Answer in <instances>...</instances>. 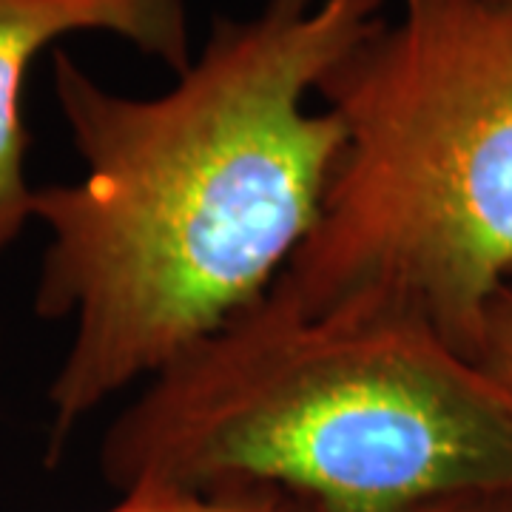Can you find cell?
<instances>
[{"mask_svg":"<svg viewBox=\"0 0 512 512\" xmlns=\"http://www.w3.org/2000/svg\"><path fill=\"white\" fill-rule=\"evenodd\" d=\"M74 32L120 37L177 74L194 60L188 0H0V254L35 220V188L26 180V74L40 52Z\"/></svg>","mask_w":512,"mask_h":512,"instance_id":"cell-4","label":"cell"},{"mask_svg":"<svg viewBox=\"0 0 512 512\" xmlns=\"http://www.w3.org/2000/svg\"><path fill=\"white\" fill-rule=\"evenodd\" d=\"M384 0H265L217 18L154 97L100 86L57 49L55 97L86 165L35 188L49 228L35 313L74 319L49 384L55 458L128 384L254 308L313 234L345 148L308 94L382 23Z\"/></svg>","mask_w":512,"mask_h":512,"instance_id":"cell-1","label":"cell"},{"mask_svg":"<svg viewBox=\"0 0 512 512\" xmlns=\"http://www.w3.org/2000/svg\"><path fill=\"white\" fill-rule=\"evenodd\" d=\"M476 365L484 367L495 382L504 384L512 393V282L493 296V305L484 319Z\"/></svg>","mask_w":512,"mask_h":512,"instance_id":"cell-6","label":"cell"},{"mask_svg":"<svg viewBox=\"0 0 512 512\" xmlns=\"http://www.w3.org/2000/svg\"><path fill=\"white\" fill-rule=\"evenodd\" d=\"M319 89L345 126L319 222L271 296L419 316L476 362L512 282V0H396Z\"/></svg>","mask_w":512,"mask_h":512,"instance_id":"cell-3","label":"cell"},{"mask_svg":"<svg viewBox=\"0 0 512 512\" xmlns=\"http://www.w3.org/2000/svg\"><path fill=\"white\" fill-rule=\"evenodd\" d=\"M419 512H512V490L458 495V498L430 504V507H424Z\"/></svg>","mask_w":512,"mask_h":512,"instance_id":"cell-7","label":"cell"},{"mask_svg":"<svg viewBox=\"0 0 512 512\" xmlns=\"http://www.w3.org/2000/svg\"><path fill=\"white\" fill-rule=\"evenodd\" d=\"M123 493H268L419 512L512 490V393L419 316L268 293L151 376L103 439Z\"/></svg>","mask_w":512,"mask_h":512,"instance_id":"cell-2","label":"cell"},{"mask_svg":"<svg viewBox=\"0 0 512 512\" xmlns=\"http://www.w3.org/2000/svg\"><path fill=\"white\" fill-rule=\"evenodd\" d=\"M106 512H299L268 493H191V490H131Z\"/></svg>","mask_w":512,"mask_h":512,"instance_id":"cell-5","label":"cell"}]
</instances>
